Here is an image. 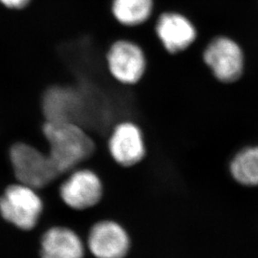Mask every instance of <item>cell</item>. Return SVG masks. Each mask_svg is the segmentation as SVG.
I'll return each instance as SVG.
<instances>
[{
  "label": "cell",
  "instance_id": "cell-5",
  "mask_svg": "<svg viewBox=\"0 0 258 258\" xmlns=\"http://www.w3.org/2000/svg\"><path fill=\"white\" fill-rule=\"evenodd\" d=\"M107 152L118 166L124 168L138 166L147 156L143 130L132 120L116 123L107 139Z\"/></svg>",
  "mask_w": 258,
  "mask_h": 258
},
{
  "label": "cell",
  "instance_id": "cell-14",
  "mask_svg": "<svg viewBox=\"0 0 258 258\" xmlns=\"http://www.w3.org/2000/svg\"><path fill=\"white\" fill-rule=\"evenodd\" d=\"M31 0H0V2L10 9H22L26 7Z\"/></svg>",
  "mask_w": 258,
  "mask_h": 258
},
{
  "label": "cell",
  "instance_id": "cell-7",
  "mask_svg": "<svg viewBox=\"0 0 258 258\" xmlns=\"http://www.w3.org/2000/svg\"><path fill=\"white\" fill-rule=\"evenodd\" d=\"M205 62L223 83H233L241 77L244 57L240 47L228 37L213 39L204 53Z\"/></svg>",
  "mask_w": 258,
  "mask_h": 258
},
{
  "label": "cell",
  "instance_id": "cell-1",
  "mask_svg": "<svg viewBox=\"0 0 258 258\" xmlns=\"http://www.w3.org/2000/svg\"><path fill=\"white\" fill-rule=\"evenodd\" d=\"M42 134L47 153L61 176L89 162L97 153V144L83 126L67 121H44Z\"/></svg>",
  "mask_w": 258,
  "mask_h": 258
},
{
  "label": "cell",
  "instance_id": "cell-11",
  "mask_svg": "<svg viewBox=\"0 0 258 258\" xmlns=\"http://www.w3.org/2000/svg\"><path fill=\"white\" fill-rule=\"evenodd\" d=\"M156 32L166 50L172 54L186 49L196 38L192 23L176 13L162 15L157 22Z\"/></svg>",
  "mask_w": 258,
  "mask_h": 258
},
{
  "label": "cell",
  "instance_id": "cell-9",
  "mask_svg": "<svg viewBox=\"0 0 258 258\" xmlns=\"http://www.w3.org/2000/svg\"><path fill=\"white\" fill-rule=\"evenodd\" d=\"M41 111L46 121L74 122L84 128L83 101L73 89L56 86L47 90L42 99Z\"/></svg>",
  "mask_w": 258,
  "mask_h": 258
},
{
  "label": "cell",
  "instance_id": "cell-2",
  "mask_svg": "<svg viewBox=\"0 0 258 258\" xmlns=\"http://www.w3.org/2000/svg\"><path fill=\"white\" fill-rule=\"evenodd\" d=\"M8 156L16 182L37 191L50 187L61 177L50 155L32 144L14 143Z\"/></svg>",
  "mask_w": 258,
  "mask_h": 258
},
{
  "label": "cell",
  "instance_id": "cell-4",
  "mask_svg": "<svg viewBox=\"0 0 258 258\" xmlns=\"http://www.w3.org/2000/svg\"><path fill=\"white\" fill-rule=\"evenodd\" d=\"M58 196L67 208L86 212L98 207L104 196L102 177L92 168L79 167L68 173L58 186Z\"/></svg>",
  "mask_w": 258,
  "mask_h": 258
},
{
  "label": "cell",
  "instance_id": "cell-6",
  "mask_svg": "<svg viewBox=\"0 0 258 258\" xmlns=\"http://www.w3.org/2000/svg\"><path fill=\"white\" fill-rule=\"evenodd\" d=\"M86 246L95 258H126L132 240L126 228L113 219H101L90 227Z\"/></svg>",
  "mask_w": 258,
  "mask_h": 258
},
{
  "label": "cell",
  "instance_id": "cell-12",
  "mask_svg": "<svg viewBox=\"0 0 258 258\" xmlns=\"http://www.w3.org/2000/svg\"><path fill=\"white\" fill-rule=\"evenodd\" d=\"M152 8V0H113L112 12L121 24L136 26L150 17Z\"/></svg>",
  "mask_w": 258,
  "mask_h": 258
},
{
  "label": "cell",
  "instance_id": "cell-3",
  "mask_svg": "<svg viewBox=\"0 0 258 258\" xmlns=\"http://www.w3.org/2000/svg\"><path fill=\"white\" fill-rule=\"evenodd\" d=\"M44 209L43 197L38 191L18 182L8 184L0 194V217L19 231H35Z\"/></svg>",
  "mask_w": 258,
  "mask_h": 258
},
{
  "label": "cell",
  "instance_id": "cell-10",
  "mask_svg": "<svg viewBox=\"0 0 258 258\" xmlns=\"http://www.w3.org/2000/svg\"><path fill=\"white\" fill-rule=\"evenodd\" d=\"M85 243L72 228L55 225L47 228L39 237V258H84Z\"/></svg>",
  "mask_w": 258,
  "mask_h": 258
},
{
  "label": "cell",
  "instance_id": "cell-13",
  "mask_svg": "<svg viewBox=\"0 0 258 258\" xmlns=\"http://www.w3.org/2000/svg\"><path fill=\"white\" fill-rule=\"evenodd\" d=\"M232 177L245 185H258V147L243 149L232 159Z\"/></svg>",
  "mask_w": 258,
  "mask_h": 258
},
{
  "label": "cell",
  "instance_id": "cell-8",
  "mask_svg": "<svg viewBox=\"0 0 258 258\" xmlns=\"http://www.w3.org/2000/svg\"><path fill=\"white\" fill-rule=\"evenodd\" d=\"M111 75L119 83L136 84L146 71V57L142 49L127 40L115 42L107 54Z\"/></svg>",
  "mask_w": 258,
  "mask_h": 258
}]
</instances>
